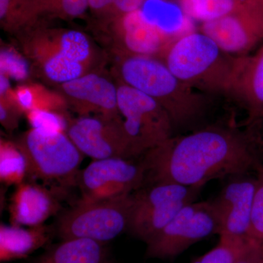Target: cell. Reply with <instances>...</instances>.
<instances>
[{"label":"cell","mask_w":263,"mask_h":263,"mask_svg":"<svg viewBox=\"0 0 263 263\" xmlns=\"http://www.w3.org/2000/svg\"><path fill=\"white\" fill-rule=\"evenodd\" d=\"M146 181L202 188L213 179L249 174L262 164L249 132L209 125L171 137L144 154Z\"/></svg>","instance_id":"6da1fadb"},{"label":"cell","mask_w":263,"mask_h":263,"mask_svg":"<svg viewBox=\"0 0 263 263\" xmlns=\"http://www.w3.org/2000/svg\"><path fill=\"white\" fill-rule=\"evenodd\" d=\"M119 55L122 83L156 100L169 114L174 128L193 125L207 113L211 95L180 81L158 57Z\"/></svg>","instance_id":"7a4b0ae2"},{"label":"cell","mask_w":263,"mask_h":263,"mask_svg":"<svg viewBox=\"0 0 263 263\" xmlns=\"http://www.w3.org/2000/svg\"><path fill=\"white\" fill-rule=\"evenodd\" d=\"M242 57L227 53L200 31L175 38L158 58L190 87L209 95H229Z\"/></svg>","instance_id":"3957f363"},{"label":"cell","mask_w":263,"mask_h":263,"mask_svg":"<svg viewBox=\"0 0 263 263\" xmlns=\"http://www.w3.org/2000/svg\"><path fill=\"white\" fill-rule=\"evenodd\" d=\"M19 35L24 54L46 81L61 85L92 72L96 53L81 31L37 24Z\"/></svg>","instance_id":"277c9868"},{"label":"cell","mask_w":263,"mask_h":263,"mask_svg":"<svg viewBox=\"0 0 263 263\" xmlns=\"http://www.w3.org/2000/svg\"><path fill=\"white\" fill-rule=\"evenodd\" d=\"M27 162V177L53 185L60 191L77 186L84 155L67 133L32 129L15 141Z\"/></svg>","instance_id":"5b68a950"},{"label":"cell","mask_w":263,"mask_h":263,"mask_svg":"<svg viewBox=\"0 0 263 263\" xmlns=\"http://www.w3.org/2000/svg\"><path fill=\"white\" fill-rule=\"evenodd\" d=\"M117 105L131 158L144 155L174 136L169 114L144 93L121 83Z\"/></svg>","instance_id":"8992f818"},{"label":"cell","mask_w":263,"mask_h":263,"mask_svg":"<svg viewBox=\"0 0 263 263\" xmlns=\"http://www.w3.org/2000/svg\"><path fill=\"white\" fill-rule=\"evenodd\" d=\"M133 193L108 201H78L60 214L57 222V235L62 240L84 238L103 245L114 240L127 230Z\"/></svg>","instance_id":"52a82bcc"},{"label":"cell","mask_w":263,"mask_h":263,"mask_svg":"<svg viewBox=\"0 0 263 263\" xmlns=\"http://www.w3.org/2000/svg\"><path fill=\"white\" fill-rule=\"evenodd\" d=\"M201 189L174 183H152L140 189L133 193L128 231L146 243L185 205L195 201Z\"/></svg>","instance_id":"ba28073f"},{"label":"cell","mask_w":263,"mask_h":263,"mask_svg":"<svg viewBox=\"0 0 263 263\" xmlns=\"http://www.w3.org/2000/svg\"><path fill=\"white\" fill-rule=\"evenodd\" d=\"M219 219L213 200L190 202L147 242L146 256L157 259L176 257L197 242L219 234Z\"/></svg>","instance_id":"9c48e42d"},{"label":"cell","mask_w":263,"mask_h":263,"mask_svg":"<svg viewBox=\"0 0 263 263\" xmlns=\"http://www.w3.org/2000/svg\"><path fill=\"white\" fill-rule=\"evenodd\" d=\"M146 178L141 161L121 157L93 160L78 176L81 194L79 201H108L127 197L140 190Z\"/></svg>","instance_id":"30bf717a"},{"label":"cell","mask_w":263,"mask_h":263,"mask_svg":"<svg viewBox=\"0 0 263 263\" xmlns=\"http://www.w3.org/2000/svg\"><path fill=\"white\" fill-rule=\"evenodd\" d=\"M200 31L229 54L245 56L263 40V0H243L233 13L202 23Z\"/></svg>","instance_id":"8fae6325"},{"label":"cell","mask_w":263,"mask_h":263,"mask_svg":"<svg viewBox=\"0 0 263 263\" xmlns=\"http://www.w3.org/2000/svg\"><path fill=\"white\" fill-rule=\"evenodd\" d=\"M66 133L78 149L93 160L131 158L121 116L79 117L70 120Z\"/></svg>","instance_id":"7c38bea8"},{"label":"cell","mask_w":263,"mask_h":263,"mask_svg":"<svg viewBox=\"0 0 263 263\" xmlns=\"http://www.w3.org/2000/svg\"><path fill=\"white\" fill-rule=\"evenodd\" d=\"M256 176H231L213 200L219 222V238L235 243L250 239Z\"/></svg>","instance_id":"4fadbf2b"},{"label":"cell","mask_w":263,"mask_h":263,"mask_svg":"<svg viewBox=\"0 0 263 263\" xmlns=\"http://www.w3.org/2000/svg\"><path fill=\"white\" fill-rule=\"evenodd\" d=\"M60 93L79 117H120L118 110V86L105 76L90 72L60 85Z\"/></svg>","instance_id":"5bb4252c"},{"label":"cell","mask_w":263,"mask_h":263,"mask_svg":"<svg viewBox=\"0 0 263 263\" xmlns=\"http://www.w3.org/2000/svg\"><path fill=\"white\" fill-rule=\"evenodd\" d=\"M108 20L120 54L159 57L175 39L148 23L140 10Z\"/></svg>","instance_id":"9a60e30c"},{"label":"cell","mask_w":263,"mask_h":263,"mask_svg":"<svg viewBox=\"0 0 263 263\" xmlns=\"http://www.w3.org/2000/svg\"><path fill=\"white\" fill-rule=\"evenodd\" d=\"M57 193L62 192L50 190L32 181L18 185L10 198V222L23 227L44 224L51 216L60 212Z\"/></svg>","instance_id":"2e32d148"},{"label":"cell","mask_w":263,"mask_h":263,"mask_svg":"<svg viewBox=\"0 0 263 263\" xmlns=\"http://www.w3.org/2000/svg\"><path fill=\"white\" fill-rule=\"evenodd\" d=\"M229 95L247 110L249 127L263 120V47L252 56L242 57Z\"/></svg>","instance_id":"e0dca14e"},{"label":"cell","mask_w":263,"mask_h":263,"mask_svg":"<svg viewBox=\"0 0 263 263\" xmlns=\"http://www.w3.org/2000/svg\"><path fill=\"white\" fill-rule=\"evenodd\" d=\"M51 233L48 227L0 226V260L23 259L48 243Z\"/></svg>","instance_id":"ac0fdd59"},{"label":"cell","mask_w":263,"mask_h":263,"mask_svg":"<svg viewBox=\"0 0 263 263\" xmlns=\"http://www.w3.org/2000/svg\"><path fill=\"white\" fill-rule=\"evenodd\" d=\"M104 259L103 243L76 238L62 240L48 249L36 263H103Z\"/></svg>","instance_id":"d6986e66"},{"label":"cell","mask_w":263,"mask_h":263,"mask_svg":"<svg viewBox=\"0 0 263 263\" xmlns=\"http://www.w3.org/2000/svg\"><path fill=\"white\" fill-rule=\"evenodd\" d=\"M12 98L15 105L24 114L36 109L65 113L68 107L60 93L52 92L35 84L26 83L15 88L13 90Z\"/></svg>","instance_id":"ffe728a7"},{"label":"cell","mask_w":263,"mask_h":263,"mask_svg":"<svg viewBox=\"0 0 263 263\" xmlns=\"http://www.w3.org/2000/svg\"><path fill=\"white\" fill-rule=\"evenodd\" d=\"M41 15L35 0H0V24L6 32L20 34L37 25Z\"/></svg>","instance_id":"44dd1931"},{"label":"cell","mask_w":263,"mask_h":263,"mask_svg":"<svg viewBox=\"0 0 263 263\" xmlns=\"http://www.w3.org/2000/svg\"><path fill=\"white\" fill-rule=\"evenodd\" d=\"M143 18L161 32L176 38L184 26L185 16L177 5L164 0H146L141 8Z\"/></svg>","instance_id":"7402d4cb"},{"label":"cell","mask_w":263,"mask_h":263,"mask_svg":"<svg viewBox=\"0 0 263 263\" xmlns=\"http://www.w3.org/2000/svg\"><path fill=\"white\" fill-rule=\"evenodd\" d=\"M27 177V162L15 142L0 141V181L7 186L18 185Z\"/></svg>","instance_id":"603a6c76"},{"label":"cell","mask_w":263,"mask_h":263,"mask_svg":"<svg viewBox=\"0 0 263 263\" xmlns=\"http://www.w3.org/2000/svg\"><path fill=\"white\" fill-rule=\"evenodd\" d=\"M243 0H181L184 14L202 23L222 18L238 9Z\"/></svg>","instance_id":"cb8c5ba5"},{"label":"cell","mask_w":263,"mask_h":263,"mask_svg":"<svg viewBox=\"0 0 263 263\" xmlns=\"http://www.w3.org/2000/svg\"><path fill=\"white\" fill-rule=\"evenodd\" d=\"M0 73L12 80L27 83L32 74V67L23 53L15 48L5 46L0 51Z\"/></svg>","instance_id":"d4e9b609"},{"label":"cell","mask_w":263,"mask_h":263,"mask_svg":"<svg viewBox=\"0 0 263 263\" xmlns=\"http://www.w3.org/2000/svg\"><path fill=\"white\" fill-rule=\"evenodd\" d=\"M41 14L63 19L80 18L89 8V0H35Z\"/></svg>","instance_id":"484cf974"},{"label":"cell","mask_w":263,"mask_h":263,"mask_svg":"<svg viewBox=\"0 0 263 263\" xmlns=\"http://www.w3.org/2000/svg\"><path fill=\"white\" fill-rule=\"evenodd\" d=\"M32 129L46 133H66L71 119L66 113L36 109L25 114Z\"/></svg>","instance_id":"4316f807"},{"label":"cell","mask_w":263,"mask_h":263,"mask_svg":"<svg viewBox=\"0 0 263 263\" xmlns=\"http://www.w3.org/2000/svg\"><path fill=\"white\" fill-rule=\"evenodd\" d=\"M247 241L235 243L219 239V243L214 248L193 263H233L245 248Z\"/></svg>","instance_id":"83f0119b"},{"label":"cell","mask_w":263,"mask_h":263,"mask_svg":"<svg viewBox=\"0 0 263 263\" xmlns=\"http://www.w3.org/2000/svg\"><path fill=\"white\" fill-rule=\"evenodd\" d=\"M256 186L254 191L253 209L250 237L263 241V164L256 170Z\"/></svg>","instance_id":"f1b7e54d"},{"label":"cell","mask_w":263,"mask_h":263,"mask_svg":"<svg viewBox=\"0 0 263 263\" xmlns=\"http://www.w3.org/2000/svg\"><path fill=\"white\" fill-rule=\"evenodd\" d=\"M22 113L12 99H0V122L8 132L15 130L18 127Z\"/></svg>","instance_id":"f546056e"},{"label":"cell","mask_w":263,"mask_h":263,"mask_svg":"<svg viewBox=\"0 0 263 263\" xmlns=\"http://www.w3.org/2000/svg\"><path fill=\"white\" fill-rule=\"evenodd\" d=\"M261 245L260 240L250 238L233 263H257Z\"/></svg>","instance_id":"4dcf8cb0"},{"label":"cell","mask_w":263,"mask_h":263,"mask_svg":"<svg viewBox=\"0 0 263 263\" xmlns=\"http://www.w3.org/2000/svg\"><path fill=\"white\" fill-rule=\"evenodd\" d=\"M146 1V0H115L113 15L110 18L138 11L141 10Z\"/></svg>","instance_id":"1f68e13d"},{"label":"cell","mask_w":263,"mask_h":263,"mask_svg":"<svg viewBox=\"0 0 263 263\" xmlns=\"http://www.w3.org/2000/svg\"><path fill=\"white\" fill-rule=\"evenodd\" d=\"M115 0H89V8L93 13L107 19L113 15Z\"/></svg>","instance_id":"d6a6232c"},{"label":"cell","mask_w":263,"mask_h":263,"mask_svg":"<svg viewBox=\"0 0 263 263\" xmlns=\"http://www.w3.org/2000/svg\"><path fill=\"white\" fill-rule=\"evenodd\" d=\"M13 89L10 85V78L0 73V99L10 98Z\"/></svg>","instance_id":"836d02e7"},{"label":"cell","mask_w":263,"mask_h":263,"mask_svg":"<svg viewBox=\"0 0 263 263\" xmlns=\"http://www.w3.org/2000/svg\"><path fill=\"white\" fill-rule=\"evenodd\" d=\"M257 263H263V241H262V245H261L260 253H259Z\"/></svg>","instance_id":"e575fe53"}]
</instances>
